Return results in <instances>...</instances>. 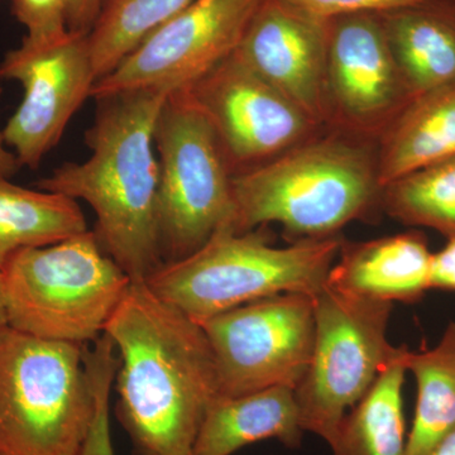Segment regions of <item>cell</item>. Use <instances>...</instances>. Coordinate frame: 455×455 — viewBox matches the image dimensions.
<instances>
[{
	"label": "cell",
	"instance_id": "1",
	"mask_svg": "<svg viewBox=\"0 0 455 455\" xmlns=\"http://www.w3.org/2000/svg\"><path fill=\"white\" fill-rule=\"evenodd\" d=\"M118 370L116 419L133 455H191L208 407L220 396L203 326L132 281L108 322Z\"/></svg>",
	"mask_w": 455,
	"mask_h": 455
},
{
	"label": "cell",
	"instance_id": "2",
	"mask_svg": "<svg viewBox=\"0 0 455 455\" xmlns=\"http://www.w3.org/2000/svg\"><path fill=\"white\" fill-rule=\"evenodd\" d=\"M170 92L142 89L95 99L97 116L85 136L88 160L65 163L36 182L40 190L92 206L99 244L133 283L163 266L155 127Z\"/></svg>",
	"mask_w": 455,
	"mask_h": 455
},
{
	"label": "cell",
	"instance_id": "3",
	"mask_svg": "<svg viewBox=\"0 0 455 455\" xmlns=\"http://www.w3.org/2000/svg\"><path fill=\"white\" fill-rule=\"evenodd\" d=\"M377 157L338 139L305 140L232 175L235 230L277 223L293 241L339 235L382 206Z\"/></svg>",
	"mask_w": 455,
	"mask_h": 455
},
{
	"label": "cell",
	"instance_id": "4",
	"mask_svg": "<svg viewBox=\"0 0 455 455\" xmlns=\"http://www.w3.org/2000/svg\"><path fill=\"white\" fill-rule=\"evenodd\" d=\"M343 242L338 235L275 247L266 226L243 233L223 227L196 252L164 263L146 283L158 298L203 324L280 293L315 298L326 286Z\"/></svg>",
	"mask_w": 455,
	"mask_h": 455
},
{
	"label": "cell",
	"instance_id": "5",
	"mask_svg": "<svg viewBox=\"0 0 455 455\" xmlns=\"http://www.w3.org/2000/svg\"><path fill=\"white\" fill-rule=\"evenodd\" d=\"M86 350L0 328V455H79L95 411Z\"/></svg>",
	"mask_w": 455,
	"mask_h": 455
},
{
	"label": "cell",
	"instance_id": "6",
	"mask_svg": "<svg viewBox=\"0 0 455 455\" xmlns=\"http://www.w3.org/2000/svg\"><path fill=\"white\" fill-rule=\"evenodd\" d=\"M0 272L7 325L77 344L104 334L132 283L92 230L20 251Z\"/></svg>",
	"mask_w": 455,
	"mask_h": 455
},
{
	"label": "cell",
	"instance_id": "7",
	"mask_svg": "<svg viewBox=\"0 0 455 455\" xmlns=\"http://www.w3.org/2000/svg\"><path fill=\"white\" fill-rule=\"evenodd\" d=\"M157 228L164 263L185 259L235 226L232 170L214 128L184 88L167 95L155 127Z\"/></svg>",
	"mask_w": 455,
	"mask_h": 455
},
{
	"label": "cell",
	"instance_id": "8",
	"mask_svg": "<svg viewBox=\"0 0 455 455\" xmlns=\"http://www.w3.org/2000/svg\"><path fill=\"white\" fill-rule=\"evenodd\" d=\"M394 304L325 286L315 296V339L307 373L295 388L302 430L331 445L341 421L396 353L387 340Z\"/></svg>",
	"mask_w": 455,
	"mask_h": 455
},
{
	"label": "cell",
	"instance_id": "9",
	"mask_svg": "<svg viewBox=\"0 0 455 455\" xmlns=\"http://www.w3.org/2000/svg\"><path fill=\"white\" fill-rule=\"evenodd\" d=\"M200 325L214 353L220 396H241L276 386L295 390L313 353L315 298L280 293Z\"/></svg>",
	"mask_w": 455,
	"mask_h": 455
},
{
	"label": "cell",
	"instance_id": "10",
	"mask_svg": "<svg viewBox=\"0 0 455 455\" xmlns=\"http://www.w3.org/2000/svg\"><path fill=\"white\" fill-rule=\"evenodd\" d=\"M89 35L68 29L44 40L23 38L0 64V79L22 84V103L9 118L3 137L22 166L36 170L92 97L98 76Z\"/></svg>",
	"mask_w": 455,
	"mask_h": 455
},
{
	"label": "cell",
	"instance_id": "11",
	"mask_svg": "<svg viewBox=\"0 0 455 455\" xmlns=\"http://www.w3.org/2000/svg\"><path fill=\"white\" fill-rule=\"evenodd\" d=\"M263 0H196L95 83L92 98L185 88L232 55Z\"/></svg>",
	"mask_w": 455,
	"mask_h": 455
},
{
	"label": "cell",
	"instance_id": "12",
	"mask_svg": "<svg viewBox=\"0 0 455 455\" xmlns=\"http://www.w3.org/2000/svg\"><path fill=\"white\" fill-rule=\"evenodd\" d=\"M184 89L211 122L233 173L300 145L316 127L233 53Z\"/></svg>",
	"mask_w": 455,
	"mask_h": 455
},
{
	"label": "cell",
	"instance_id": "13",
	"mask_svg": "<svg viewBox=\"0 0 455 455\" xmlns=\"http://www.w3.org/2000/svg\"><path fill=\"white\" fill-rule=\"evenodd\" d=\"M325 89L329 121L362 133H383L412 100L379 14L329 20Z\"/></svg>",
	"mask_w": 455,
	"mask_h": 455
},
{
	"label": "cell",
	"instance_id": "14",
	"mask_svg": "<svg viewBox=\"0 0 455 455\" xmlns=\"http://www.w3.org/2000/svg\"><path fill=\"white\" fill-rule=\"evenodd\" d=\"M329 22L284 0H263L233 55L315 123L329 121L326 49Z\"/></svg>",
	"mask_w": 455,
	"mask_h": 455
},
{
	"label": "cell",
	"instance_id": "15",
	"mask_svg": "<svg viewBox=\"0 0 455 455\" xmlns=\"http://www.w3.org/2000/svg\"><path fill=\"white\" fill-rule=\"evenodd\" d=\"M431 259L418 232L341 243L326 286L371 300L415 304L429 291Z\"/></svg>",
	"mask_w": 455,
	"mask_h": 455
},
{
	"label": "cell",
	"instance_id": "16",
	"mask_svg": "<svg viewBox=\"0 0 455 455\" xmlns=\"http://www.w3.org/2000/svg\"><path fill=\"white\" fill-rule=\"evenodd\" d=\"M379 17L412 99L455 83V0H429Z\"/></svg>",
	"mask_w": 455,
	"mask_h": 455
},
{
	"label": "cell",
	"instance_id": "17",
	"mask_svg": "<svg viewBox=\"0 0 455 455\" xmlns=\"http://www.w3.org/2000/svg\"><path fill=\"white\" fill-rule=\"evenodd\" d=\"M304 433L291 387L276 386L241 396H217L204 418L193 454L232 455L266 439L299 449Z\"/></svg>",
	"mask_w": 455,
	"mask_h": 455
},
{
	"label": "cell",
	"instance_id": "18",
	"mask_svg": "<svg viewBox=\"0 0 455 455\" xmlns=\"http://www.w3.org/2000/svg\"><path fill=\"white\" fill-rule=\"evenodd\" d=\"M455 157V83L410 101L382 133L377 172L382 188Z\"/></svg>",
	"mask_w": 455,
	"mask_h": 455
},
{
	"label": "cell",
	"instance_id": "19",
	"mask_svg": "<svg viewBox=\"0 0 455 455\" xmlns=\"http://www.w3.org/2000/svg\"><path fill=\"white\" fill-rule=\"evenodd\" d=\"M406 346L397 347L371 390L341 421L331 455H406L403 387Z\"/></svg>",
	"mask_w": 455,
	"mask_h": 455
},
{
	"label": "cell",
	"instance_id": "20",
	"mask_svg": "<svg viewBox=\"0 0 455 455\" xmlns=\"http://www.w3.org/2000/svg\"><path fill=\"white\" fill-rule=\"evenodd\" d=\"M76 200L0 178V271L13 254L86 232Z\"/></svg>",
	"mask_w": 455,
	"mask_h": 455
},
{
	"label": "cell",
	"instance_id": "21",
	"mask_svg": "<svg viewBox=\"0 0 455 455\" xmlns=\"http://www.w3.org/2000/svg\"><path fill=\"white\" fill-rule=\"evenodd\" d=\"M405 366L418 387L406 455H425L455 430V323L434 348L407 349Z\"/></svg>",
	"mask_w": 455,
	"mask_h": 455
},
{
	"label": "cell",
	"instance_id": "22",
	"mask_svg": "<svg viewBox=\"0 0 455 455\" xmlns=\"http://www.w3.org/2000/svg\"><path fill=\"white\" fill-rule=\"evenodd\" d=\"M196 0H101L89 47L98 80L112 73L148 33Z\"/></svg>",
	"mask_w": 455,
	"mask_h": 455
},
{
	"label": "cell",
	"instance_id": "23",
	"mask_svg": "<svg viewBox=\"0 0 455 455\" xmlns=\"http://www.w3.org/2000/svg\"><path fill=\"white\" fill-rule=\"evenodd\" d=\"M382 208L406 226L430 228L455 238V157L386 185Z\"/></svg>",
	"mask_w": 455,
	"mask_h": 455
},
{
	"label": "cell",
	"instance_id": "24",
	"mask_svg": "<svg viewBox=\"0 0 455 455\" xmlns=\"http://www.w3.org/2000/svg\"><path fill=\"white\" fill-rule=\"evenodd\" d=\"M95 395V411L79 455H116L110 431V392L118 370L116 344L103 334L86 352Z\"/></svg>",
	"mask_w": 455,
	"mask_h": 455
},
{
	"label": "cell",
	"instance_id": "25",
	"mask_svg": "<svg viewBox=\"0 0 455 455\" xmlns=\"http://www.w3.org/2000/svg\"><path fill=\"white\" fill-rule=\"evenodd\" d=\"M68 0H13V13L26 37L44 40L68 31Z\"/></svg>",
	"mask_w": 455,
	"mask_h": 455
},
{
	"label": "cell",
	"instance_id": "26",
	"mask_svg": "<svg viewBox=\"0 0 455 455\" xmlns=\"http://www.w3.org/2000/svg\"><path fill=\"white\" fill-rule=\"evenodd\" d=\"M293 8L316 20H329L353 14H381L429 0H284Z\"/></svg>",
	"mask_w": 455,
	"mask_h": 455
},
{
	"label": "cell",
	"instance_id": "27",
	"mask_svg": "<svg viewBox=\"0 0 455 455\" xmlns=\"http://www.w3.org/2000/svg\"><path fill=\"white\" fill-rule=\"evenodd\" d=\"M430 286L431 289L455 291V238L448 239L439 252L433 253Z\"/></svg>",
	"mask_w": 455,
	"mask_h": 455
},
{
	"label": "cell",
	"instance_id": "28",
	"mask_svg": "<svg viewBox=\"0 0 455 455\" xmlns=\"http://www.w3.org/2000/svg\"><path fill=\"white\" fill-rule=\"evenodd\" d=\"M101 0H68V28L89 35L100 11Z\"/></svg>",
	"mask_w": 455,
	"mask_h": 455
},
{
	"label": "cell",
	"instance_id": "29",
	"mask_svg": "<svg viewBox=\"0 0 455 455\" xmlns=\"http://www.w3.org/2000/svg\"><path fill=\"white\" fill-rule=\"evenodd\" d=\"M0 95H2V88H0ZM4 137L3 132H0V178L11 179L20 171L22 164L13 151H9L5 147Z\"/></svg>",
	"mask_w": 455,
	"mask_h": 455
},
{
	"label": "cell",
	"instance_id": "30",
	"mask_svg": "<svg viewBox=\"0 0 455 455\" xmlns=\"http://www.w3.org/2000/svg\"><path fill=\"white\" fill-rule=\"evenodd\" d=\"M425 455H455V430L444 436Z\"/></svg>",
	"mask_w": 455,
	"mask_h": 455
},
{
	"label": "cell",
	"instance_id": "31",
	"mask_svg": "<svg viewBox=\"0 0 455 455\" xmlns=\"http://www.w3.org/2000/svg\"><path fill=\"white\" fill-rule=\"evenodd\" d=\"M7 325V313H5L4 291H3L2 272H0V328Z\"/></svg>",
	"mask_w": 455,
	"mask_h": 455
},
{
	"label": "cell",
	"instance_id": "32",
	"mask_svg": "<svg viewBox=\"0 0 455 455\" xmlns=\"http://www.w3.org/2000/svg\"><path fill=\"white\" fill-rule=\"evenodd\" d=\"M191 455H194V454H191Z\"/></svg>",
	"mask_w": 455,
	"mask_h": 455
}]
</instances>
